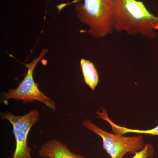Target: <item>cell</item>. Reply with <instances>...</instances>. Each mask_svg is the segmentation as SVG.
<instances>
[{
  "instance_id": "obj_3",
  "label": "cell",
  "mask_w": 158,
  "mask_h": 158,
  "mask_svg": "<svg viewBox=\"0 0 158 158\" xmlns=\"http://www.w3.org/2000/svg\"><path fill=\"white\" fill-rule=\"evenodd\" d=\"M82 125L102 138L103 149L111 158H123L127 153L135 155L145 146L144 139L141 135L126 137L111 134L97 126L88 119L84 120Z\"/></svg>"
},
{
  "instance_id": "obj_2",
  "label": "cell",
  "mask_w": 158,
  "mask_h": 158,
  "mask_svg": "<svg viewBox=\"0 0 158 158\" xmlns=\"http://www.w3.org/2000/svg\"><path fill=\"white\" fill-rule=\"evenodd\" d=\"M84 2L75 6L77 17L83 23L88 26L87 33L91 37L103 38L114 31L113 18L114 0H83Z\"/></svg>"
},
{
  "instance_id": "obj_7",
  "label": "cell",
  "mask_w": 158,
  "mask_h": 158,
  "mask_svg": "<svg viewBox=\"0 0 158 158\" xmlns=\"http://www.w3.org/2000/svg\"><path fill=\"white\" fill-rule=\"evenodd\" d=\"M80 64L85 83L94 91L99 82L98 74L96 67L93 62L85 59L80 60Z\"/></svg>"
},
{
  "instance_id": "obj_4",
  "label": "cell",
  "mask_w": 158,
  "mask_h": 158,
  "mask_svg": "<svg viewBox=\"0 0 158 158\" xmlns=\"http://www.w3.org/2000/svg\"><path fill=\"white\" fill-rule=\"evenodd\" d=\"M48 49H42L39 56L34 59L31 63L25 64L27 68V73L24 78L19 83L17 88L14 89H9L7 92L2 93V100L13 99L21 101L23 102H32L37 101L44 104L47 107L52 111L56 109V103L40 91L38 88V85L35 83L33 73L36 65L41 59L45 56Z\"/></svg>"
},
{
  "instance_id": "obj_1",
  "label": "cell",
  "mask_w": 158,
  "mask_h": 158,
  "mask_svg": "<svg viewBox=\"0 0 158 158\" xmlns=\"http://www.w3.org/2000/svg\"><path fill=\"white\" fill-rule=\"evenodd\" d=\"M114 31L130 35L140 34L153 39L158 31V17L148 10L144 3L137 0H114Z\"/></svg>"
},
{
  "instance_id": "obj_10",
  "label": "cell",
  "mask_w": 158,
  "mask_h": 158,
  "mask_svg": "<svg viewBox=\"0 0 158 158\" xmlns=\"http://www.w3.org/2000/svg\"><path fill=\"white\" fill-rule=\"evenodd\" d=\"M48 158H53L52 157H49Z\"/></svg>"
},
{
  "instance_id": "obj_8",
  "label": "cell",
  "mask_w": 158,
  "mask_h": 158,
  "mask_svg": "<svg viewBox=\"0 0 158 158\" xmlns=\"http://www.w3.org/2000/svg\"><path fill=\"white\" fill-rule=\"evenodd\" d=\"M106 121L108 123L110 124L111 128H112V132L114 134L123 135L124 134H127V133H135L158 136V125L152 129L141 130L133 129L128 128L120 126L113 122L109 117H107L106 118Z\"/></svg>"
},
{
  "instance_id": "obj_9",
  "label": "cell",
  "mask_w": 158,
  "mask_h": 158,
  "mask_svg": "<svg viewBox=\"0 0 158 158\" xmlns=\"http://www.w3.org/2000/svg\"><path fill=\"white\" fill-rule=\"evenodd\" d=\"M154 153L153 147L151 144H145L142 150L136 153L132 158H153Z\"/></svg>"
},
{
  "instance_id": "obj_5",
  "label": "cell",
  "mask_w": 158,
  "mask_h": 158,
  "mask_svg": "<svg viewBox=\"0 0 158 158\" xmlns=\"http://www.w3.org/2000/svg\"><path fill=\"white\" fill-rule=\"evenodd\" d=\"M38 110H34L23 116H15L10 112L1 114L2 119L10 122L13 127L16 148L12 158H32L31 148L27 144L31 128L39 120Z\"/></svg>"
},
{
  "instance_id": "obj_6",
  "label": "cell",
  "mask_w": 158,
  "mask_h": 158,
  "mask_svg": "<svg viewBox=\"0 0 158 158\" xmlns=\"http://www.w3.org/2000/svg\"><path fill=\"white\" fill-rule=\"evenodd\" d=\"M39 155L42 158H86L72 152L65 144L56 140H51L40 146Z\"/></svg>"
}]
</instances>
